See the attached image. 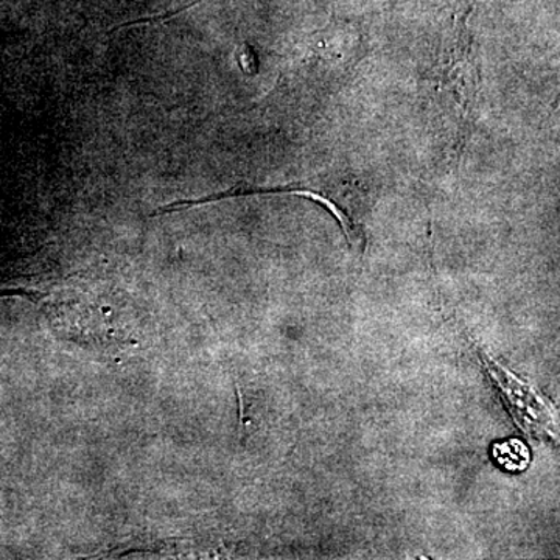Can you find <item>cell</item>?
<instances>
[{"instance_id":"1","label":"cell","mask_w":560,"mask_h":560,"mask_svg":"<svg viewBox=\"0 0 560 560\" xmlns=\"http://www.w3.org/2000/svg\"><path fill=\"white\" fill-rule=\"evenodd\" d=\"M480 90V69L477 55L471 50V39L466 27L459 28L453 40L451 60L442 69L440 94L448 101V113L455 114V125L466 130L471 121V114L477 108Z\"/></svg>"},{"instance_id":"2","label":"cell","mask_w":560,"mask_h":560,"mask_svg":"<svg viewBox=\"0 0 560 560\" xmlns=\"http://www.w3.org/2000/svg\"><path fill=\"white\" fill-rule=\"evenodd\" d=\"M481 360L490 378L503 394V399L506 400L508 408L518 427L533 436L541 438L547 433L552 434L555 418H552L551 408L548 407L550 404H547L544 397L537 396L536 390L530 389L510 372L501 370L488 353L481 352Z\"/></svg>"},{"instance_id":"3","label":"cell","mask_w":560,"mask_h":560,"mask_svg":"<svg viewBox=\"0 0 560 560\" xmlns=\"http://www.w3.org/2000/svg\"><path fill=\"white\" fill-rule=\"evenodd\" d=\"M503 453L495 452L497 459L503 464L506 469H525L528 464V451L518 442L510 441L508 444L497 445Z\"/></svg>"}]
</instances>
